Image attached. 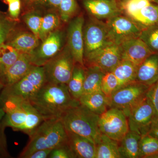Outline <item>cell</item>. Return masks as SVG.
<instances>
[{"label": "cell", "instance_id": "35", "mask_svg": "<svg viewBox=\"0 0 158 158\" xmlns=\"http://www.w3.org/2000/svg\"><path fill=\"white\" fill-rule=\"evenodd\" d=\"M42 18L40 15L35 13H29L26 15L24 17L26 24L32 33L38 38Z\"/></svg>", "mask_w": 158, "mask_h": 158}, {"label": "cell", "instance_id": "2", "mask_svg": "<svg viewBox=\"0 0 158 158\" xmlns=\"http://www.w3.org/2000/svg\"><path fill=\"white\" fill-rule=\"evenodd\" d=\"M6 112L3 124L30 136L44 120L29 100L10 97L2 101Z\"/></svg>", "mask_w": 158, "mask_h": 158}, {"label": "cell", "instance_id": "8", "mask_svg": "<svg viewBox=\"0 0 158 158\" xmlns=\"http://www.w3.org/2000/svg\"><path fill=\"white\" fill-rule=\"evenodd\" d=\"M98 127L101 134L120 142L130 131L127 116L123 111L110 108L100 115Z\"/></svg>", "mask_w": 158, "mask_h": 158}, {"label": "cell", "instance_id": "36", "mask_svg": "<svg viewBox=\"0 0 158 158\" xmlns=\"http://www.w3.org/2000/svg\"><path fill=\"white\" fill-rule=\"evenodd\" d=\"M48 158H76L67 142L52 150Z\"/></svg>", "mask_w": 158, "mask_h": 158}, {"label": "cell", "instance_id": "44", "mask_svg": "<svg viewBox=\"0 0 158 158\" xmlns=\"http://www.w3.org/2000/svg\"><path fill=\"white\" fill-rule=\"evenodd\" d=\"M6 115V112L3 107L0 108V127L3 124V119Z\"/></svg>", "mask_w": 158, "mask_h": 158}, {"label": "cell", "instance_id": "40", "mask_svg": "<svg viewBox=\"0 0 158 158\" xmlns=\"http://www.w3.org/2000/svg\"><path fill=\"white\" fill-rule=\"evenodd\" d=\"M5 127L3 124L0 127V154L2 155L7 154L6 138L4 134Z\"/></svg>", "mask_w": 158, "mask_h": 158}, {"label": "cell", "instance_id": "37", "mask_svg": "<svg viewBox=\"0 0 158 158\" xmlns=\"http://www.w3.org/2000/svg\"><path fill=\"white\" fill-rule=\"evenodd\" d=\"M147 96L153 106L156 116L158 117V80L149 87Z\"/></svg>", "mask_w": 158, "mask_h": 158}, {"label": "cell", "instance_id": "4", "mask_svg": "<svg viewBox=\"0 0 158 158\" xmlns=\"http://www.w3.org/2000/svg\"><path fill=\"white\" fill-rule=\"evenodd\" d=\"M99 116L80 104L67 110L61 117L66 131L88 138L95 144L101 134Z\"/></svg>", "mask_w": 158, "mask_h": 158}, {"label": "cell", "instance_id": "43", "mask_svg": "<svg viewBox=\"0 0 158 158\" xmlns=\"http://www.w3.org/2000/svg\"><path fill=\"white\" fill-rule=\"evenodd\" d=\"M61 1V0H45V2L55 8H59Z\"/></svg>", "mask_w": 158, "mask_h": 158}, {"label": "cell", "instance_id": "12", "mask_svg": "<svg viewBox=\"0 0 158 158\" xmlns=\"http://www.w3.org/2000/svg\"><path fill=\"white\" fill-rule=\"evenodd\" d=\"M122 59L120 46L111 42L85 62V65L96 66L105 73L112 72Z\"/></svg>", "mask_w": 158, "mask_h": 158}, {"label": "cell", "instance_id": "17", "mask_svg": "<svg viewBox=\"0 0 158 158\" xmlns=\"http://www.w3.org/2000/svg\"><path fill=\"white\" fill-rule=\"evenodd\" d=\"M34 65L31 62L30 54L20 52L16 62L4 73V87L10 86L18 81L27 74Z\"/></svg>", "mask_w": 158, "mask_h": 158}, {"label": "cell", "instance_id": "10", "mask_svg": "<svg viewBox=\"0 0 158 158\" xmlns=\"http://www.w3.org/2000/svg\"><path fill=\"white\" fill-rule=\"evenodd\" d=\"M105 23L109 40L118 45L126 40L139 37L142 30L131 19L121 14L107 19Z\"/></svg>", "mask_w": 158, "mask_h": 158}, {"label": "cell", "instance_id": "47", "mask_svg": "<svg viewBox=\"0 0 158 158\" xmlns=\"http://www.w3.org/2000/svg\"><path fill=\"white\" fill-rule=\"evenodd\" d=\"M4 88V86L0 85V96H1V92H2V90L3 88Z\"/></svg>", "mask_w": 158, "mask_h": 158}, {"label": "cell", "instance_id": "33", "mask_svg": "<svg viewBox=\"0 0 158 158\" xmlns=\"http://www.w3.org/2000/svg\"><path fill=\"white\" fill-rule=\"evenodd\" d=\"M152 3L149 0H123L121 1L120 9L130 18Z\"/></svg>", "mask_w": 158, "mask_h": 158}, {"label": "cell", "instance_id": "41", "mask_svg": "<svg viewBox=\"0 0 158 158\" xmlns=\"http://www.w3.org/2000/svg\"><path fill=\"white\" fill-rule=\"evenodd\" d=\"M52 149H40L34 152L29 155L27 158H47Z\"/></svg>", "mask_w": 158, "mask_h": 158}, {"label": "cell", "instance_id": "50", "mask_svg": "<svg viewBox=\"0 0 158 158\" xmlns=\"http://www.w3.org/2000/svg\"><path fill=\"white\" fill-rule=\"evenodd\" d=\"M2 20H0V27H1V25H2Z\"/></svg>", "mask_w": 158, "mask_h": 158}, {"label": "cell", "instance_id": "34", "mask_svg": "<svg viewBox=\"0 0 158 158\" xmlns=\"http://www.w3.org/2000/svg\"><path fill=\"white\" fill-rule=\"evenodd\" d=\"M59 8L61 19L67 22L76 11V2L75 0H61Z\"/></svg>", "mask_w": 158, "mask_h": 158}, {"label": "cell", "instance_id": "46", "mask_svg": "<svg viewBox=\"0 0 158 158\" xmlns=\"http://www.w3.org/2000/svg\"><path fill=\"white\" fill-rule=\"evenodd\" d=\"M123 1V0H121V1ZM151 2L154 3V4H156L158 5V0H149Z\"/></svg>", "mask_w": 158, "mask_h": 158}, {"label": "cell", "instance_id": "5", "mask_svg": "<svg viewBox=\"0 0 158 158\" xmlns=\"http://www.w3.org/2000/svg\"><path fill=\"white\" fill-rule=\"evenodd\" d=\"M43 66L34 65L18 81L3 88L0 101L10 97L30 99L46 83Z\"/></svg>", "mask_w": 158, "mask_h": 158}, {"label": "cell", "instance_id": "28", "mask_svg": "<svg viewBox=\"0 0 158 158\" xmlns=\"http://www.w3.org/2000/svg\"><path fill=\"white\" fill-rule=\"evenodd\" d=\"M20 54L19 51L9 44H3L0 45V66L3 76L5 71L16 62Z\"/></svg>", "mask_w": 158, "mask_h": 158}, {"label": "cell", "instance_id": "45", "mask_svg": "<svg viewBox=\"0 0 158 158\" xmlns=\"http://www.w3.org/2000/svg\"><path fill=\"white\" fill-rule=\"evenodd\" d=\"M0 85L4 86L3 84V73L1 66H0Z\"/></svg>", "mask_w": 158, "mask_h": 158}, {"label": "cell", "instance_id": "15", "mask_svg": "<svg viewBox=\"0 0 158 158\" xmlns=\"http://www.w3.org/2000/svg\"><path fill=\"white\" fill-rule=\"evenodd\" d=\"M122 59L128 60L139 66L146 58L154 53L138 37L124 40L119 44Z\"/></svg>", "mask_w": 158, "mask_h": 158}, {"label": "cell", "instance_id": "7", "mask_svg": "<svg viewBox=\"0 0 158 158\" xmlns=\"http://www.w3.org/2000/svg\"><path fill=\"white\" fill-rule=\"evenodd\" d=\"M149 87L135 81L119 88L110 98V107L121 110L127 116L131 110L146 96Z\"/></svg>", "mask_w": 158, "mask_h": 158}, {"label": "cell", "instance_id": "26", "mask_svg": "<svg viewBox=\"0 0 158 158\" xmlns=\"http://www.w3.org/2000/svg\"><path fill=\"white\" fill-rule=\"evenodd\" d=\"M85 68L80 64L75 63L72 74L68 84L69 91L72 96L78 100L84 93V84L85 76Z\"/></svg>", "mask_w": 158, "mask_h": 158}, {"label": "cell", "instance_id": "38", "mask_svg": "<svg viewBox=\"0 0 158 158\" xmlns=\"http://www.w3.org/2000/svg\"><path fill=\"white\" fill-rule=\"evenodd\" d=\"M12 23L8 20H3L0 27V45L3 44L12 30Z\"/></svg>", "mask_w": 158, "mask_h": 158}, {"label": "cell", "instance_id": "1", "mask_svg": "<svg viewBox=\"0 0 158 158\" xmlns=\"http://www.w3.org/2000/svg\"><path fill=\"white\" fill-rule=\"evenodd\" d=\"M29 101L44 120L61 118L67 110L80 104L71 95L67 85L47 82Z\"/></svg>", "mask_w": 158, "mask_h": 158}, {"label": "cell", "instance_id": "24", "mask_svg": "<svg viewBox=\"0 0 158 158\" xmlns=\"http://www.w3.org/2000/svg\"><path fill=\"white\" fill-rule=\"evenodd\" d=\"M130 18L142 30L156 24L158 23V6L154 3H151L140 9Z\"/></svg>", "mask_w": 158, "mask_h": 158}, {"label": "cell", "instance_id": "21", "mask_svg": "<svg viewBox=\"0 0 158 158\" xmlns=\"http://www.w3.org/2000/svg\"><path fill=\"white\" fill-rule=\"evenodd\" d=\"M95 158H121L119 142L101 134L95 142Z\"/></svg>", "mask_w": 158, "mask_h": 158}, {"label": "cell", "instance_id": "19", "mask_svg": "<svg viewBox=\"0 0 158 158\" xmlns=\"http://www.w3.org/2000/svg\"><path fill=\"white\" fill-rule=\"evenodd\" d=\"M158 80V53H153L138 66L136 81L150 87Z\"/></svg>", "mask_w": 158, "mask_h": 158}, {"label": "cell", "instance_id": "49", "mask_svg": "<svg viewBox=\"0 0 158 158\" xmlns=\"http://www.w3.org/2000/svg\"><path fill=\"white\" fill-rule=\"evenodd\" d=\"M4 2L6 3V4H9V2L11 1V0H4Z\"/></svg>", "mask_w": 158, "mask_h": 158}, {"label": "cell", "instance_id": "18", "mask_svg": "<svg viewBox=\"0 0 158 158\" xmlns=\"http://www.w3.org/2000/svg\"><path fill=\"white\" fill-rule=\"evenodd\" d=\"M67 143L76 158H95L94 143L83 136L67 131Z\"/></svg>", "mask_w": 158, "mask_h": 158}, {"label": "cell", "instance_id": "22", "mask_svg": "<svg viewBox=\"0 0 158 158\" xmlns=\"http://www.w3.org/2000/svg\"><path fill=\"white\" fill-rule=\"evenodd\" d=\"M138 67L132 62L122 59L112 71L118 80V89L136 81Z\"/></svg>", "mask_w": 158, "mask_h": 158}, {"label": "cell", "instance_id": "13", "mask_svg": "<svg viewBox=\"0 0 158 158\" xmlns=\"http://www.w3.org/2000/svg\"><path fill=\"white\" fill-rule=\"evenodd\" d=\"M62 34L55 31L46 37L36 51L30 53L31 62L34 65L43 66L59 53L62 46Z\"/></svg>", "mask_w": 158, "mask_h": 158}, {"label": "cell", "instance_id": "3", "mask_svg": "<svg viewBox=\"0 0 158 158\" xmlns=\"http://www.w3.org/2000/svg\"><path fill=\"white\" fill-rule=\"evenodd\" d=\"M30 140L19 157L27 158L40 149H53L67 142L68 136L61 118L45 119L29 136Z\"/></svg>", "mask_w": 158, "mask_h": 158}, {"label": "cell", "instance_id": "27", "mask_svg": "<svg viewBox=\"0 0 158 158\" xmlns=\"http://www.w3.org/2000/svg\"><path fill=\"white\" fill-rule=\"evenodd\" d=\"M104 74L102 71L96 66L86 67L83 94L101 91L102 78Z\"/></svg>", "mask_w": 158, "mask_h": 158}, {"label": "cell", "instance_id": "9", "mask_svg": "<svg viewBox=\"0 0 158 158\" xmlns=\"http://www.w3.org/2000/svg\"><path fill=\"white\" fill-rule=\"evenodd\" d=\"M85 62L111 41L108 38L106 23L96 19L90 21L83 31Z\"/></svg>", "mask_w": 158, "mask_h": 158}, {"label": "cell", "instance_id": "39", "mask_svg": "<svg viewBox=\"0 0 158 158\" xmlns=\"http://www.w3.org/2000/svg\"><path fill=\"white\" fill-rule=\"evenodd\" d=\"M8 5L9 15L13 19H17L20 12V0H11Z\"/></svg>", "mask_w": 158, "mask_h": 158}, {"label": "cell", "instance_id": "23", "mask_svg": "<svg viewBox=\"0 0 158 158\" xmlns=\"http://www.w3.org/2000/svg\"><path fill=\"white\" fill-rule=\"evenodd\" d=\"M141 136L129 131L119 142V152L121 158H139V142Z\"/></svg>", "mask_w": 158, "mask_h": 158}, {"label": "cell", "instance_id": "30", "mask_svg": "<svg viewBox=\"0 0 158 158\" xmlns=\"http://www.w3.org/2000/svg\"><path fill=\"white\" fill-rule=\"evenodd\" d=\"M154 53H158V23L142 29L138 37Z\"/></svg>", "mask_w": 158, "mask_h": 158}, {"label": "cell", "instance_id": "29", "mask_svg": "<svg viewBox=\"0 0 158 158\" xmlns=\"http://www.w3.org/2000/svg\"><path fill=\"white\" fill-rule=\"evenodd\" d=\"M158 153V139L149 134L141 136L139 142V157L150 158Z\"/></svg>", "mask_w": 158, "mask_h": 158}, {"label": "cell", "instance_id": "31", "mask_svg": "<svg viewBox=\"0 0 158 158\" xmlns=\"http://www.w3.org/2000/svg\"><path fill=\"white\" fill-rule=\"evenodd\" d=\"M59 17L54 13H49L43 17L39 31V39L43 41L59 27Z\"/></svg>", "mask_w": 158, "mask_h": 158}, {"label": "cell", "instance_id": "25", "mask_svg": "<svg viewBox=\"0 0 158 158\" xmlns=\"http://www.w3.org/2000/svg\"><path fill=\"white\" fill-rule=\"evenodd\" d=\"M39 39L33 33L23 32L13 37L8 44L20 52L30 54L38 46Z\"/></svg>", "mask_w": 158, "mask_h": 158}, {"label": "cell", "instance_id": "32", "mask_svg": "<svg viewBox=\"0 0 158 158\" xmlns=\"http://www.w3.org/2000/svg\"><path fill=\"white\" fill-rule=\"evenodd\" d=\"M118 80L112 72L105 73L102 78L101 90L110 98L116 90L118 89Z\"/></svg>", "mask_w": 158, "mask_h": 158}, {"label": "cell", "instance_id": "20", "mask_svg": "<svg viewBox=\"0 0 158 158\" xmlns=\"http://www.w3.org/2000/svg\"><path fill=\"white\" fill-rule=\"evenodd\" d=\"M78 101L80 104L99 116L110 108V98L102 91L83 94Z\"/></svg>", "mask_w": 158, "mask_h": 158}, {"label": "cell", "instance_id": "14", "mask_svg": "<svg viewBox=\"0 0 158 158\" xmlns=\"http://www.w3.org/2000/svg\"><path fill=\"white\" fill-rule=\"evenodd\" d=\"M83 16H78L71 21L68 30L67 47L76 63L85 67L84 64V42Z\"/></svg>", "mask_w": 158, "mask_h": 158}, {"label": "cell", "instance_id": "6", "mask_svg": "<svg viewBox=\"0 0 158 158\" xmlns=\"http://www.w3.org/2000/svg\"><path fill=\"white\" fill-rule=\"evenodd\" d=\"M75 63L67 47L43 66L46 81L53 84L67 85Z\"/></svg>", "mask_w": 158, "mask_h": 158}, {"label": "cell", "instance_id": "11", "mask_svg": "<svg viewBox=\"0 0 158 158\" xmlns=\"http://www.w3.org/2000/svg\"><path fill=\"white\" fill-rule=\"evenodd\" d=\"M156 116L154 108L146 94V96L131 110L127 116L130 131L141 136L146 135Z\"/></svg>", "mask_w": 158, "mask_h": 158}, {"label": "cell", "instance_id": "48", "mask_svg": "<svg viewBox=\"0 0 158 158\" xmlns=\"http://www.w3.org/2000/svg\"><path fill=\"white\" fill-rule=\"evenodd\" d=\"M31 1H34V2H45V0H31Z\"/></svg>", "mask_w": 158, "mask_h": 158}, {"label": "cell", "instance_id": "42", "mask_svg": "<svg viewBox=\"0 0 158 158\" xmlns=\"http://www.w3.org/2000/svg\"><path fill=\"white\" fill-rule=\"evenodd\" d=\"M148 134L158 139V117L156 116Z\"/></svg>", "mask_w": 158, "mask_h": 158}, {"label": "cell", "instance_id": "51", "mask_svg": "<svg viewBox=\"0 0 158 158\" xmlns=\"http://www.w3.org/2000/svg\"></svg>", "mask_w": 158, "mask_h": 158}, {"label": "cell", "instance_id": "16", "mask_svg": "<svg viewBox=\"0 0 158 158\" xmlns=\"http://www.w3.org/2000/svg\"><path fill=\"white\" fill-rule=\"evenodd\" d=\"M84 6L96 19H109L121 14L116 0H84Z\"/></svg>", "mask_w": 158, "mask_h": 158}]
</instances>
